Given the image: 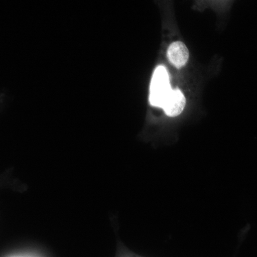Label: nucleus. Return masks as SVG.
<instances>
[{"instance_id":"nucleus-3","label":"nucleus","mask_w":257,"mask_h":257,"mask_svg":"<svg viewBox=\"0 0 257 257\" xmlns=\"http://www.w3.org/2000/svg\"><path fill=\"white\" fill-rule=\"evenodd\" d=\"M167 57L171 63L177 68H181L187 64L189 59V51L182 42L172 43L167 51Z\"/></svg>"},{"instance_id":"nucleus-1","label":"nucleus","mask_w":257,"mask_h":257,"mask_svg":"<svg viewBox=\"0 0 257 257\" xmlns=\"http://www.w3.org/2000/svg\"><path fill=\"white\" fill-rule=\"evenodd\" d=\"M172 90L167 69L163 66H160L154 72L150 86V101L152 105L162 108Z\"/></svg>"},{"instance_id":"nucleus-2","label":"nucleus","mask_w":257,"mask_h":257,"mask_svg":"<svg viewBox=\"0 0 257 257\" xmlns=\"http://www.w3.org/2000/svg\"><path fill=\"white\" fill-rule=\"evenodd\" d=\"M185 97L179 89L172 90L164 102L162 109L166 114L170 116H178L184 110L185 106Z\"/></svg>"}]
</instances>
